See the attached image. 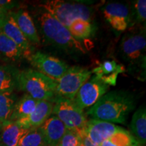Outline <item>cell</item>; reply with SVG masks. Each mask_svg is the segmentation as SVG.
<instances>
[{
  "label": "cell",
  "instance_id": "cell-30",
  "mask_svg": "<svg viewBox=\"0 0 146 146\" xmlns=\"http://www.w3.org/2000/svg\"><path fill=\"white\" fill-rule=\"evenodd\" d=\"M0 146H5L4 145H3V144H2L1 143V142H0Z\"/></svg>",
  "mask_w": 146,
  "mask_h": 146
},
{
  "label": "cell",
  "instance_id": "cell-24",
  "mask_svg": "<svg viewBox=\"0 0 146 146\" xmlns=\"http://www.w3.org/2000/svg\"><path fill=\"white\" fill-rule=\"evenodd\" d=\"M17 101V97L14 92L0 94V123H8L14 105Z\"/></svg>",
  "mask_w": 146,
  "mask_h": 146
},
{
  "label": "cell",
  "instance_id": "cell-27",
  "mask_svg": "<svg viewBox=\"0 0 146 146\" xmlns=\"http://www.w3.org/2000/svg\"><path fill=\"white\" fill-rule=\"evenodd\" d=\"M135 21L138 23H145L146 20V1L137 0L134 3Z\"/></svg>",
  "mask_w": 146,
  "mask_h": 146
},
{
  "label": "cell",
  "instance_id": "cell-13",
  "mask_svg": "<svg viewBox=\"0 0 146 146\" xmlns=\"http://www.w3.org/2000/svg\"><path fill=\"white\" fill-rule=\"evenodd\" d=\"M47 146H58L66 131V127L56 116H50L39 127Z\"/></svg>",
  "mask_w": 146,
  "mask_h": 146
},
{
  "label": "cell",
  "instance_id": "cell-28",
  "mask_svg": "<svg viewBox=\"0 0 146 146\" xmlns=\"http://www.w3.org/2000/svg\"><path fill=\"white\" fill-rule=\"evenodd\" d=\"M0 5L7 12H12L14 8L18 7V3L12 0H0Z\"/></svg>",
  "mask_w": 146,
  "mask_h": 146
},
{
  "label": "cell",
  "instance_id": "cell-15",
  "mask_svg": "<svg viewBox=\"0 0 146 146\" xmlns=\"http://www.w3.org/2000/svg\"><path fill=\"white\" fill-rule=\"evenodd\" d=\"M0 30L21 47L25 53V57L28 58L32 54L31 43L25 38L18 28L10 12H8Z\"/></svg>",
  "mask_w": 146,
  "mask_h": 146
},
{
  "label": "cell",
  "instance_id": "cell-18",
  "mask_svg": "<svg viewBox=\"0 0 146 146\" xmlns=\"http://www.w3.org/2000/svg\"><path fill=\"white\" fill-rule=\"evenodd\" d=\"M130 133L141 146L146 143V110L141 106L133 115L130 124Z\"/></svg>",
  "mask_w": 146,
  "mask_h": 146
},
{
  "label": "cell",
  "instance_id": "cell-3",
  "mask_svg": "<svg viewBox=\"0 0 146 146\" xmlns=\"http://www.w3.org/2000/svg\"><path fill=\"white\" fill-rule=\"evenodd\" d=\"M18 88L38 101L52 102L56 96V81L35 69L19 71Z\"/></svg>",
  "mask_w": 146,
  "mask_h": 146
},
{
  "label": "cell",
  "instance_id": "cell-9",
  "mask_svg": "<svg viewBox=\"0 0 146 146\" xmlns=\"http://www.w3.org/2000/svg\"><path fill=\"white\" fill-rule=\"evenodd\" d=\"M109 87L94 75L80 88L73 102L82 110L91 108L106 94Z\"/></svg>",
  "mask_w": 146,
  "mask_h": 146
},
{
  "label": "cell",
  "instance_id": "cell-17",
  "mask_svg": "<svg viewBox=\"0 0 146 146\" xmlns=\"http://www.w3.org/2000/svg\"><path fill=\"white\" fill-rule=\"evenodd\" d=\"M1 128L0 142L5 146H17L21 138L29 131L16 122H8Z\"/></svg>",
  "mask_w": 146,
  "mask_h": 146
},
{
  "label": "cell",
  "instance_id": "cell-31",
  "mask_svg": "<svg viewBox=\"0 0 146 146\" xmlns=\"http://www.w3.org/2000/svg\"><path fill=\"white\" fill-rule=\"evenodd\" d=\"M1 123H0V127H1Z\"/></svg>",
  "mask_w": 146,
  "mask_h": 146
},
{
  "label": "cell",
  "instance_id": "cell-25",
  "mask_svg": "<svg viewBox=\"0 0 146 146\" xmlns=\"http://www.w3.org/2000/svg\"><path fill=\"white\" fill-rule=\"evenodd\" d=\"M17 146H47L39 127L31 129L24 135Z\"/></svg>",
  "mask_w": 146,
  "mask_h": 146
},
{
  "label": "cell",
  "instance_id": "cell-29",
  "mask_svg": "<svg viewBox=\"0 0 146 146\" xmlns=\"http://www.w3.org/2000/svg\"><path fill=\"white\" fill-rule=\"evenodd\" d=\"M8 14V12H7L6 10H4V9L0 5V29H1V26H2L3 22H4Z\"/></svg>",
  "mask_w": 146,
  "mask_h": 146
},
{
  "label": "cell",
  "instance_id": "cell-21",
  "mask_svg": "<svg viewBox=\"0 0 146 146\" xmlns=\"http://www.w3.org/2000/svg\"><path fill=\"white\" fill-rule=\"evenodd\" d=\"M0 54L8 59L17 60L25 57L22 49L0 30Z\"/></svg>",
  "mask_w": 146,
  "mask_h": 146
},
{
  "label": "cell",
  "instance_id": "cell-2",
  "mask_svg": "<svg viewBox=\"0 0 146 146\" xmlns=\"http://www.w3.org/2000/svg\"><path fill=\"white\" fill-rule=\"evenodd\" d=\"M38 21L41 34L47 43L68 52H85L83 45L73 37L68 28L47 12L42 13Z\"/></svg>",
  "mask_w": 146,
  "mask_h": 146
},
{
  "label": "cell",
  "instance_id": "cell-6",
  "mask_svg": "<svg viewBox=\"0 0 146 146\" xmlns=\"http://www.w3.org/2000/svg\"><path fill=\"white\" fill-rule=\"evenodd\" d=\"M146 39L145 31L126 34L120 44L122 58L132 67L145 68Z\"/></svg>",
  "mask_w": 146,
  "mask_h": 146
},
{
  "label": "cell",
  "instance_id": "cell-1",
  "mask_svg": "<svg viewBox=\"0 0 146 146\" xmlns=\"http://www.w3.org/2000/svg\"><path fill=\"white\" fill-rule=\"evenodd\" d=\"M135 106L136 99L132 93L124 90L112 91L89 108L87 114L94 119L125 124Z\"/></svg>",
  "mask_w": 146,
  "mask_h": 146
},
{
  "label": "cell",
  "instance_id": "cell-7",
  "mask_svg": "<svg viewBox=\"0 0 146 146\" xmlns=\"http://www.w3.org/2000/svg\"><path fill=\"white\" fill-rule=\"evenodd\" d=\"M88 69L74 66L70 67L61 78L56 81V96L73 100L80 88L91 78Z\"/></svg>",
  "mask_w": 146,
  "mask_h": 146
},
{
  "label": "cell",
  "instance_id": "cell-8",
  "mask_svg": "<svg viewBox=\"0 0 146 146\" xmlns=\"http://www.w3.org/2000/svg\"><path fill=\"white\" fill-rule=\"evenodd\" d=\"M28 59L35 70L56 81L69 68L68 65L62 60L41 52L32 53Z\"/></svg>",
  "mask_w": 146,
  "mask_h": 146
},
{
  "label": "cell",
  "instance_id": "cell-23",
  "mask_svg": "<svg viewBox=\"0 0 146 146\" xmlns=\"http://www.w3.org/2000/svg\"><path fill=\"white\" fill-rule=\"evenodd\" d=\"M68 31L76 40L89 38L94 32V28L91 21L83 19H76L68 27Z\"/></svg>",
  "mask_w": 146,
  "mask_h": 146
},
{
  "label": "cell",
  "instance_id": "cell-19",
  "mask_svg": "<svg viewBox=\"0 0 146 146\" xmlns=\"http://www.w3.org/2000/svg\"><path fill=\"white\" fill-rule=\"evenodd\" d=\"M38 100L25 94L14 105L9 122H15L29 116L35 109Z\"/></svg>",
  "mask_w": 146,
  "mask_h": 146
},
{
  "label": "cell",
  "instance_id": "cell-11",
  "mask_svg": "<svg viewBox=\"0 0 146 146\" xmlns=\"http://www.w3.org/2000/svg\"><path fill=\"white\" fill-rule=\"evenodd\" d=\"M120 128L113 123L91 118L87 120L83 131L91 143L96 146H100Z\"/></svg>",
  "mask_w": 146,
  "mask_h": 146
},
{
  "label": "cell",
  "instance_id": "cell-10",
  "mask_svg": "<svg viewBox=\"0 0 146 146\" xmlns=\"http://www.w3.org/2000/svg\"><path fill=\"white\" fill-rule=\"evenodd\" d=\"M102 12L105 19L116 31L123 32L130 25V12L124 3H109L102 8Z\"/></svg>",
  "mask_w": 146,
  "mask_h": 146
},
{
  "label": "cell",
  "instance_id": "cell-16",
  "mask_svg": "<svg viewBox=\"0 0 146 146\" xmlns=\"http://www.w3.org/2000/svg\"><path fill=\"white\" fill-rule=\"evenodd\" d=\"M125 71L123 65L119 64L114 60H106L95 68L91 72L109 86H115L118 75Z\"/></svg>",
  "mask_w": 146,
  "mask_h": 146
},
{
  "label": "cell",
  "instance_id": "cell-5",
  "mask_svg": "<svg viewBox=\"0 0 146 146\" xmlns=\"http://www.w3.org/2000/svg\"><path fill=\"white\" fill-rule=\"evenodd\" d=\"M52 102V114L62 122L67 129L80 131L85 128L88 120L86 115L73 100L56 96Z\"/></svg>",
  "mask_w": 146,
  "mask_h": 146
},
{
  "label": "cell",
  "instance_id": "cell-26",
  "mask_svg": "<svg viewBox=\"0 0 146 146\" xmlns=\"http://www.w3.org/2000/svg\"><path fill=\"white\" fill-rule=\"evenodd\" d=\"M81 130L66 129L58 146H80Z\"/></svg>",
  "mask_w": 146,
  "mask_h": 146
},
{
  "label": "cell",
  "instance_id": "cell-14",
  "mask_svg": "<svg viewBox=\"0 0 146 146\" xmlns=\"http://www.w3.org/2000/svg\"><path fill=\"white\" fill-rule=\"evenodd\" d=\"M10 12L25 38L31 43L39 44V34L29 12L25 9H19L15 12L12 11Z\"/></svg>",
  "mask_w": 146,
  "mask_h": 146
},
{
  "label": "cell",
  "instance_id": "cell-22",
  "mask_svg": "<svg viewBox=\"0 0 146 146\" xmlns=\"http://www.w3.org/2000/svg\"><path fill=\"white\" fill-rule=\"evenodd\" d=\"M100 146H141L129 131L120 128Z\"/></svg>",
  "mask_w": 146,
  "mask_h": 146
},
{
  "label": "cell",
  "instance_id": "cell-12",
  "mask_svg": "<svg viewBox=\"0 0 146 146\" xmlns=\"http://www.w3.org/2000/svg\"><path fill=\"white\" fill-rule=\"evenodd\" d=\"M54 104L51 101H38L35 110L27 117L15 121L27 129L39 128L50 117Z\"/></svg>",
  "mask_w": 146,
  "mask_h": 146
},
{
  "label": "cell",
  "instance_id": "cell-4",
  "mask_svg": "<svg viewBox=\"0 0 146 146\" xmlns=\"http://www.w3.org/2000/svg\"><path fill=\"white\" fill-rule=\"evenodd\" d=\"M39 6L67 28L76 19L91 22V8L83 3L50 0L41 3Z\"/></svg>",
  "mask_w": 146,
  "mask_h": 146
},
{
  "label": "cell",
  "instance_id": "cell-20",
  "mask_svg": "<svg viewBox=\"0 0 146 146\" xmlns=\"http://www.w3.org/2000/svg\"><path fill=\"white\" fill-rule=\"evenodd\" d=\"M19 70L11 66H0V94L14 92L18 87V75Z\"/></svg>",
  "mask_w": 146,
  "mask_h": 146
}]
</instances>
